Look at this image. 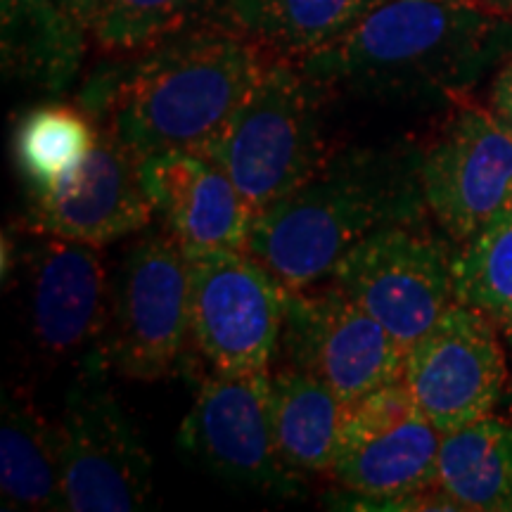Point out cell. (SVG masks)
I'll return each instance as SVG.
<instances>
[{
	"label": "cell",
	"mask_w": 512,
	"mask_h": 512,
	"mask_svg": "<svg viewBox=\"0 0 512 512\" xmlns=\"http://www.w3.org/2000/svg\"><path fill=\"white\" fill-rule=\"evenodd\" d=\"M271 57L219 19L110 57L86 81L79 105L138 159L166 150L204 152Z\"/></svg>",
	"instance_id": "obj_1"
},
{
	"label": "cell",
	"mask_w": 512,
	"mask_h": 512,
	"mask_svg": "<svg viewBox=\"0 0 512 512\" xmlns=\"http://www.w3.org/2000/svg\"><path fill=\"white\" fill-rule=\"evenodd\" d=\"M512 57V17L463 0H384L335 46L297 64L328 93L458 102Z\"/></svg>",
	"instance_id": "obj_2"
},
{
	"label": "cell",
	"mask_w": 512,
	"mask_h": 512,
	"mask_svg": "<svg viewBox=\"0 0 512 512\" xmlns=\"http://www.w3.org/2000/svg\"><path fill=\"white\" fill-rule=\"evenodd\" d=\"M427 202L415 147L335 150L309 181L256 214L247 252L290 290L325 283L377 230L420 223Z\"/></svg>",
	"instance_id": "obj_3"
},
{
	"label": "cell",
	"mask_w": 512,
	"mask_h": 512,
	"mask_svg": "<svg viewBox=\"0 0 512 512\" xmlns=\"http://www.w3.org/2000/svg\"><path fill=\"white\" fill-rule=\"evenodd\" d=\"M441 437L403 380L363 396L344 418L330 475L337 489L323 501L342 510H460L439 486Z\"/></svg>",
	"instance_id": "obj_4"
},
{
	"label": "cell",
	"mask_w": 512,
	"mask_h": 512,
	"mask_svg": "<svg viewBox=\"0 0 512 512\" xmlns=\"http://www.w3.org/2000/svg\"><path fill=\"white\" fill-rule=\"evenodd\" d=\"M325 95L297 62L273 55L202 155L233 178L256 211H264L309 181L335 152L323 133Z\"/></svg>",
	"instance_id": "obj_5"
},
{
	"label": "cell",
	"mask_w": 512,
	"mask_h": 512,
	"mask_svg": "<svg viewBox=\"0 0 512 512\" xmlns=\"http://www.w3.org/2000/svg\"><path fill=\"white\" fill-rule=\"evenodd\" d=\"M105 351L74 366L57 427L62 501L72 512H131L152 501V458L114 394Z\"/></svg>",
	"instance_id": "obj_6"
},
{
	"label": "cell",
	"mask_w": 512,
	"mask_h": 512,
	"mask_svg": "<svg viewBox=\"0 0 512 512\" xmlns=\"http://www.w3.org/2000/svg\"><path fill=\"white\" fill-rule=\"evenodd\" d=\"M190 344L185 247L169 230L145 228L112 271L102 351L117 375L157 382L181 368Z\"/></svg>",
	"instance_id": "obj_7"
},
{
	"label": "cell",
	"mask_w": 512,
	"mask_h": 512,
	"mask_svg": "<svg viewBox=\"0 0 512 512\" xmlns=\"http://www.w3.org/2000/svg\"><path fill=\"white\" fill-rule=\"evenodd\" d=\"M190 332L211 373H268L278 356L290 287L247 249L185 247Z\"/></svg>",
	"instance_id": "obj_8"
},
{
	"label": "cell",
	"mask_w": 512,
	"mask_h": 512,
	"mask_svg": "<svg viewBox=\"0 0 512 512\" xmlns=\"http://www.w3.org/2000/svg\"><path fill=\"white\" fill-rule=\"evenodd\" d=\"M178 446L216 479L275 501L306 496L309 479L294 472L275 444L271 370L204 377L178 430Z\"/></svg>",
	"instance_id": "obj_9"
},
{
	"label": "cell",
	"mask_w": 512,
	"mask_h": 512,
	"mask_svg": "<svg viewBox=\"0 0 512 512\" xmlns=\"http://www.w3.org/2000/svg\"><path fill=\"white\" fill-rule=\"evenodd\" d=\"M456 252L422 221L399 223L358 242L328 280L408 349L456 302Z\"/></svg>",
	"instance_id": "obj_10"
},
{
	"label": "cell",
	"mask_w": 512,
	"mask_h": 512,
	"mask_svg": "<svg viewBox=\"0 0 512 512\" xmlns=\"http://www.w3.org/2000/svg\"><path fill=\"white\" fill-rule=\"evenodd\" d=\"M406 347L332 280L290 290L280 366L304 370L335 389L344 403L403 380Z\"/></svg>",
	"instance_id": "obj_11"
},
{
	"label": "cell",
	"mask_w": 512,
	"mask_h": 512,
	"mask_svg": "<svg viewBox=\"0 0 512 512\" xmlns=\"http://www.w3.org/2000/svg\"><path fill=\"white\" fill-rule=\"evenodd\" d=\"M19 245L17 280L31 347L48 363L83 361L102 349L110 313V278L100 247L48 233Z\"/></svg>",
	"instance_id": "obj_12"
},
{
	"label": "cell",
	"mask_w": 512,
	"mask_h": 512,
	"mask_svg": "<svg viewBox=\"0 0 512 512\" xmlns=\"http://www.w3.org/2000/svg\"><path fill=\"white\" fill-rule=\"evenodd\" d=\"M427 211L448 240L465 245L512 211V133L491 110L458 107L420 150Z\"/></svg>",
	"instance_id": "obj_13"
},
{
	"label": "cell",
	"mask_w": 512,
	"mask_h": 512,
	"mask_svg": "<svg viewBox=\"0 0 512 512\" xmlns=\"http://www.w3.org/2000/svg\"><path fill=\"white\" fill-rule=\"evenodd\" d=\"M508 377L501 330L458 302L408 347L403 368V384L441 434L494 413Z\"/></svg>",
	"instance_id": "obj_14"
},
{
	"label": "cell",
	"mask_w": 512,
	"mask_h": 512,
	"mask_svg": "<svg viewBox=\"0 0 512 512\" xmlns=\"http://www.w3.org/2000/svg\"><path fill=\"white\" fill-rule=\"evenodd\" d=\"M152 219L155 209L140 181V159L105 126L69 181L27 195V230L100 249L143 233Z\"/></svg>",
	"instance_id": "obj_15"
},
{
	"label": "cell",
	"mask_w": 512,
	"mask_h": 512,
	"mask_svg": "<svg viewBox=\"0 0 512 512\" xmlns=\"http://www.w3.org/2000/svg\"><path fill=\"white\" fill-rule=\"evenodd\" d=\"M155 216L183 247L247 249L256 211L219 164L192 150L140 159Z\"/></svg>",
	"instance_id": "obj_16"
},
{
	"label": "cell",
	"mask_w": 512,
	"mask_h": 512,
	"mask_svg": "<svg viewBox=\"0 0 512 512\" xmlns=\"http://www.w3.org/2000/svg\"><path fill=\"white\" fill-rule=\"evenodd\" d=\"M0 501L3 510H64L57 427L24 387L3 389Z\"/></svg>",
	"instance_id": "obj_17"
},
{
	"label": "cell",
	"mask_w": 512,
	"mask_h": 512,
	"mask_svg": "<svg viewBox=\"0 0 512 512\" xmlns=\"http://www.w3.org/2000/svg\"><path fill=\"white\" fill-rule=\"evenodd\" d=\"M349 403L304 370L271 373V422L285 463L302 477H330Z\"/></svg>",
	"instance_id": "obj_18"
},
{
	"label": "cell",
	"mask_w": 512,
	"mask_h": 512,
	"mask_svg": "<svg viewBox=\"0 0 512 512\" xmlns=\"http://www.w3.org/2000/svg\"><path fill=\"white\" fill-rule=\"evenodd\" d=\"M384 0H226L223 22L271 55L304 60L335 46Z\"/></svg>",
	"instance_id": "obj_19"
},
{
	"label": "cell",
	"mask_w": 512,
	"mask_h": 512,
	"mask_svg": "<svg viewBox=\"0 0 512 512\" xmlns=\"http://www.w3.org/2000/svg\"><path fill=\"white\" fill-rule=\"evenodd\" d=\"M3 69L12 79L60 93L79 74L83 31L57 0H0Z\"/></svg>",
	"instance_id": "obj_20"
},
{
	"label": "cell",
	"mask_w": 512,
	"mask_h": 512,
	"mask_svg": "<svg viewBox=\"0 0 512 512\" xmlns=\"http://www.w3.org/2000/svg\"><path fill=\"white\" fill-rule=\"evenodd\" d=\"M439 486L470 512H512V418L484 415L441 437Z\"/></svg>",
	"instance_id": "obj_21"
},
{
	"label": "cell",
	"mask_w": 512,
	"mask_h": 512,
	"mask_svg": "<svg viewBox=\"0 0 512 512\" xmlns=\"http://www.w3.org/2000/svg\"><path fill=\"white\" fill-rule=\"evenodd\" d=\"M100 124L81 105L43 102L19 117L12 133L15 166L27 195L69 181L98 140Z\"/></svg>",
	"instance_id": "obj_22"
},
{
	"label": "cell",
	"mask_w": 512,
	"mask_h": 512,
	"mask_svg": "<svg viewBox=\"0 0 512 512\" xmlns=\"http://www.w3.org/2000/svg\"><path fill=\"white\" fill-rule=\"evenodd\" d=\"M226 0H105L91 34L107 57L138 53L223 19Z\"/></svg>",
	"instance_id": "obj_23"
},
{
	"label": "cell",
	"mask_w": 512,
	"mask_h": 512,
	"mask_svg": "<svg viewBox=\"0 0 512 512\" xmlns=\"http://www.w3.org/2000/svg\"><path fill=\"white\" fill-rule=\"evenodd\" d=\"M456 302L484 313L498 330H512V211L458 245Z\"/></svg>",
	"instance_id": "obj_24"
},
{
	"label": "cell",
	"mask_w": 512,
	"mask_h": 512,
	"mask_svg": "<svg viewBox=\"0 0 512 512\" xmlns=\"http://www.w3.org/2000/svg\"><path fill=\"white\" fill-rule=\"evenodd\" d=\"M489 110L512 133V57L501 64V69H496L494 83H491Z\"/></svg>",
	"instance_id": "obj_25"
},
{
	"label": "cell",
	"mask_w": 512,
	"mask_h": 512,
	"mask_svg": "<svg viewBox=\"0 0 512 512\" xmlns=\"http://www.w3.org/2000/svg\"><path fill=\"white\" fill-rule=\"evenodd\" d=\"M57 3H60V8L67 12L86 34H91L95 19H98L105 0H57Z\"/></svg>",
	"instance_id": "obj_26"
},
{
	"label": "cell",
	"mask_w": 512,
	"mask_h": 512,
	"mask_svg": "<svg viewBox=\"0 0 512 512\" xmlns=\"http://www.w3.org/2000/svg\"><path fill=\"white\" fill-rule=\"evenodd\" d=\"M470 3L477 5V8H482V10L496 12V15L512 17V0H470Z\"/></svg>",
	"instance_id": "obj_27"
},
{
	"label": "cell",
	"mask_w": 512,
	"mask_h": 512,
	"mask_svg": "<svg viewBox=\"0 0 512 512\" xmlns=\"http://www.w3.org/2000/svg\"><path fill=\"white\" fill-rule=\"evenodd\" d=\"M503 406H505V411H508V418H512V375L508 377V387H505Z\"/></svg>",
	"instance_id": "obj_28"
},
{
	"label": "cell",
	"mask_w": 512,
	"mask_h": 512,
	"mask_svg": "<svg viewBox=\"0 0 512 512\" xmlns=\"http://www.w3.org/2000/svg\"><path fill=\"white\" fill-rule=\"evenodd\" d=\"M505 339H508V347H510V351H512V330L505 332Z\"/></svg>",
	"instance_id": "obj_29"
},
{
	"label": "cell",
	"mask_w": 512,
	"mask_h": 512,
	"mask_svg": "<svg viewBox=\"0 0 512 512\" xmlns=\"http://www.w3.org/2000/svg\"><path fill=\"white\" fill-rule=\"evenodd\" d=\"M463 3H470V0H463Z\"/></svg>",
	"instance_id": "obj_30"
}]
</instances>
